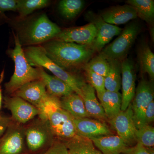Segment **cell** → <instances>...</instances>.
<instances>
[{"mask_svg": "<svg viewBox=\"0 0 154 154\" xmlns=\"http://www.w3.org/2000/svg\"><path fill=\"white\" fill-rule=\"evenodd\" d=\"M48 57L64 69L84 67L96 52L90 45L53 39L41 45Z\"/></svg>", "mask_w": 154, "mask_h": 154, "instance_id": "cell-1", "label": "cell"}, {"mask_svg": "<svg viewBox=\"0 0 154 154\" xmlns=\"http://www.w3.org/2000/svg\"><path fill=\"white\" fill-rule=\"evenodd\" d=\"M17 34L22 46H35L54 39L61 31L47 15L42 14L28 21L18 20Z\"/></svg>", "mask_w": 154, "mask_h": 154, "instance_id": "cell-2", "label": "cell"}, {"mask_svg": "<svg viewBox=\"0 0 154 154\" xmlns=\"http://www.w3.org/2000/svg\"><path fill=\"white\" fill-rule=\"evenodd\" d=\"M38 110V117L46 120L54 136L68 140L77 135L74 118L61 107L59 98L48 93Z\"/></svg>", "mask_w": 154, "mask_h": 154, "instance_id": "cell-3", "label": "cell"}, {"mask_svg": "<svg viewBox=\"0 0 154 154\" xmlns=\"http://www.w3.org/2000/svg\"><path fill=\"white\" fill-rule=\"evenodd\" d=\"M14 47L8 50V53L14 61L15 70L9 82L5 85L6 93L11 95L25 84L40 79L38 67L33 68L29 63L18 37L14 33Z\"/></svg>", "mask_w": 154, "mask_h": 154, "instance_id": "cell-4", "label": "cell"}, {"mask_svg": "<svg viewBox=\"0 0 154 154\" xmlns=\"http://www.w3.org/2000/svg\"><path fill=\"white\" fill-rule=\"evenodd\" d=\"M25 57L32 65L45 68L54 76L65 82L75 93L82 98V88L86 83L79 77L67 71L48 57L41 45L28 46L24 50Z\"/></svg>", "mask_w": 154, "mask_h": 154, "instance_id": "cell-5", "label": "cell"}, {"mask_svg": "<svg viewBox=\"0 0 154 154\" xmlns=\"http://www.w3.org/2000/svg\"><path fill=\"white\" fill-rule=\"evenodd\" d=\"M141 30V27L138 22H130L114 41L107 45L99 53L108 59L122 61L127 58Z\"/></svg>", "mask_w": 154, "mask_h": 154, "instance_id": "cell-6", "label": "cell"}, {"mask_svg": "<svg viewBox=\"0 0 154 154\" xmlns=\"http://www.w3.org/2000/svg\"><path fill=\"white\" fill-rule=\"evenodd\" d=\"M25 143L30 151H38L48 145L54 143L53 134L46 120L38 117L27 126L24 130Z\"/></svg>", "mask_w": 154, "mask_h": 154, "instance_id": "cell-7", "label": "cell"}, {"mask_svg": "<svg viewBox=\"0 0 154 154\" xmlns=\"http://www.w3.org/2000/svg\"><path fill=\"white\" fill-rule=\"evenodd\" d=\"M152 82L146 79L141 80L136 88L135 93L131 104L134 121L137 129L146 125L144 113L146 108L154 97V85Z\"/></svg>", "mask_w": 154, "mask_h": 154, "instance_id": "cell-8", "label": "cell"}, {"mask_svg": "<svg viewBox=\"0 0 154 154\" xmlns=\"http://www.w3.org/2000/svg\"><path fill=\"white\" fill-rule=\"evenodd\" d=\"M85 18L89 23L94 24L96 28V37L90 46L96 52H100L115 36L120 35L122 28L108 24L100 15L93 11L87 12Z\"/></svg>", "mask_w": 154, "mask_h": 154, "instance_id": "cell-9", "label": "cell"}, {"mask_svg": "<svg viewBox=\"0 0 154 154\" xmlns=\"http://www.w3.org/2000/svg\"><path fill=\"white\" fill-rule=\"evenodd\" d=\"M25 126L13 122L0 141V154H21L25 147Z\"/></svg>", "mask_w": 154, "mask_h": 154, "instance_id": "cell-10", "label": "cell"}, {"mask_svg": "<svg viewBox=\"0 0 154 154\" xmlns=\"http://www.w3.org/2000/svg\"><path fill=\"white\" fill-rule=\"evenodd\" d=\"M4 101L5 106L11 111L12 120L18 124L23 125L39 115L36 107L18 96H7Z\"/></svg>", "mask_w": 154, "mask_h": 154, "instance_id": "cell-11", "label": "cell"}, {"mask_svg": "<svg viewBox=\"0 0 154 154\" xmlns=\"http://www.w3.org/2000/svg\"><path fill=\"white\" fill-rule=\"evenodd\" d=\"M109 122L116 131L119 136L128 147L136 142L135 133L137 128L134 121L131 104L126 110H121L112 119L109 120Z\"/></svg>", "mask_w": 154, "mask_h": 154, "instance_id": "cell-12", "label": "cell"}, {"mask_svg": "<svg viewBox=\"0 0 154 154\" xmlns=\"http://www.w3.org/2000/svg\"><path fill=\"white\" fill-rule=\"evenodd\" d=\"M134 62L130 58L121 62V110L125 111L132 102L135 93V73Z\"/></svg>", "mask_w": 154, "mask_h": 154, "instance_id": "cell-13", "label": "cell"}, {"mask_svg": "<svg viewBox=\"0 0 154 154\" xmlns=\"http://www.w3.org/2000/svg\"><path fill=\"white\" fill-rule=\"evenodd\" d=\"M96 34L95 26L93 23H89L80 27L67 28L61 30L54 39L64 42L91 45Z\"/></svg>", "mask_w": 154, "mask_h": 154, "instance_id": "cell-14", "label": "cell"}, {"mask_svg": "<svg viewBox=\"0 0 154 154\" xmlns=\"http://www.w3.org/2000/svg\"><path fill=\"white\" fill-rule=\"evenodd\" d=\"M47 95L45 85L42 81L39 79L25 84L11 96L22 98L39 110Z\"/></svg>", "mask_w": 154, "mask_h": 154, "instance_id": "cell-15", "label": "cell"}, {"mask_svg": "<svg viewBox=\"0 0 154 154\" xmlns=\"http://www.w3.org/2000/svg\"><path fill=\"white\" fill-rule=\"evenodd\" d=\"M74 122L77 135L83 137L90 139L113 134L106 123L98 119L90 118L74 119Z\"/></svg>", "mask_w": 154, "mask_h": 154, "instance_id": "cell-16", "label": "cell"}, {"mask_svg": "<svg viewBox=\"0 0 154 154\" xmlns=\"http://www.w3.org/2000/svg\"><path fill=\"white\" fill-rule=\"evenodd\" d=\"M100 16L108 24L116 26L126 24L137 18L134 9L127 4L110 7L102 11Z\"/></svg>", "mask_w": 154, "mask_h": 154, "instance_id": "cell-17", "label": "cell"}, {"mask_svg": "<svg viewBox=\"0 0 154 154\" xmlns=\"http://www.w3.org/2000/svg\"><path fill=\"white\" fill-rule=\"evenodd\" d=\"M40 79L45 85L48 94L60 99L74 93L72 88L65 82L54 75L48 74L44 68L38 67Z\"/></svg>", "mask_w": 154, "mask_h": 154, "instance_id": "cell-18", "label": "cell"}, {"mask_svg": "<svg viewBox=\"0 0 154 154\" xmlns=\"http://www.w3.org/2000/svg\"><path fill=\"white\" fill-rule=\"evenodd\" d=\"M89 139L103 154H119L128 147L118 135H107Z\"/></svg>", "mask_w": 154, "mask_h": 154, "instance_id": "cell-19", "label": "cell"}, {"mask_svg": "<svg viewBox=\"0 0 154 154\" xmlns=\"http://www.w3.org/2000/svg\"><path fill=\"white\" fill-rule=\"evenodd\" d=\"M82 91L85 107L90 117L101 121L107 119L104 109L96 98L95 90L92 86L86 83Z\"/></svg>", "mask_w": 154, "mask_h": 154, "instance_id": "cell-20", "label": "cell"}, {"mask_svg": "<svg viewBox=\"0 0 154 154\" xmlns=\"http://www.w3.org/2000/svg\"><path fill=\"white\" fill-rule=\"evenodd\" d=\"M61 107L75 119L91 118L85 107L84 100L76 93H72L60 99Z\"/></svg>", "mask_w": 154, "mask_h": 154, "instance_id": "cell-21", "label": "cell"}, {"mask_svg": "<svg viewBox=\"0 0 154 154\" xmlns=\"http://www.w3.org/2000/svg\"><path fill=\"white\" fill-rule=\"evenodd\" d=\"M99 99L108 120L112 119L121 111L122 97L119 92L106 90Z\"/></svg>", "mask_w": 154, "mask_h": 154, "instance_id": "cell-22", "label": "cell"}, {"mask_svg": "<svg viewBox=\"0 0 154 154\" xmlns=\"http://www.w3.org/2000/svg\"><path fill=\"white\" fill-rule=\"evenodd\" d=\"M64 143L68 154H102L96 149L91 140L78 135Z\"/></svg>", "mask_w": 154, "mask_h": 154, "instance_id": "cell-23", "label": "cell"}, {"mask_svg": "<svg viewBox=\"0 0 154 154\" xmlns=\"http://www.w3.org/2000/svg\"><path fill=\"white\" fill-rule=\"evenodd\" d=\"M137 59L141 72L147 74L151 81L154 79V54L149 45L143 42L137 49Z\"/></svg>", "mask_w": 154, "mask_h": 154, "instance_id": "cell-24", "label": "cell"}, {"mask_svg": "<svg viewBox=\"0 0 154 154\" xmlns=\"http://www.w3.org/2000/svg\"><path fill=\"white\" fill-rule=\"evenodd\" d=\"M131 6L137 14V17L146 22L154 32V1L153 0H128L125 2Z\"/></svg>", "mask_w": 154, "mask_h": 154, "instance_id": "cell-25", "label": "cell"}, {"mask_svg": "<svg viewBox=\"0 0 154 154\" xmlns=\"http://www.w3.org/2000/svg\"><path fill=\"white\" fill-rule=\"evenodd\" d=\"M108 60L110 69L108 74L105 77V90L111 92H119L121 88V62Z\"/></svg>", "mask_w": 154, "mask_h": 154, "instance_id": "cell-26", "label": "cell"}, {"mask_svg": "<svg viewBox=\"0 0 154 154\" xmlns=\"http://www.w3.org/2000/svg\"><path fill=\"white\" fill-rule=\"evenodd\" d=\"M85 5L83 0H62L58 9L62 17L67 20L74 19L80 14Z\"/></svg>", "mask_w": 154, "mask_h": 154, "instance_id": "cell-27", "label": "cell"}, {"mask_svg": "<svg viewBox=\"0 0 154 154\" xmlns=\"http://www.w3.org/2000/svg\"><path fill=\"white\" fill-rule=\"evenodd\" d=\"M50 3V1L48 0H18V20L25 19L34 11L46 8Z\"/></svg>", "mask_w": 154, "mask_h": 154, "instance_id": "cell-28", "label": "cell"}, {"mask_svg": "<svg viewBox=\"0 0 154 154\" xmlns=\"http://www.w3.org/2000/svg\"><path fill=\"white\" fill-rule=\"evenodd\" d=\"M83 68L105 77L109 72L110 63L108 59L99 53L98 55L92 57Z\"/></svg>", "mask_w": 154, "mask_h": 154, "instance_id": "cell-29", "label": "cell"}, {"mask_svg": "<svg viewBox=\"0 0 154 154\" xmlns=\"http://www.w3.org/2000/svg\"><path fill=\"white\" fill-rule=\"evenodd\" d=\"M136 142L145 147H153L154 146V128L149 125L137 129L135 133Z\"/></svg>", "mask_w": 154, "mask_h": 154, "instance_id": "cell-30", "label": "cell"}, {"mask_svg": "<svg viewBox=\"0 0 154 154\" xmlns=\"http://www.w3.org/2000/svg\"><path fill=\"white\" fill-rule=\"evenodd\" d=\"M86 78L89 84L92 86L97 93L99 99L106 91L105 85V77L96 74L88 69H84Z\"/></svg>", "mask_w": 154, "mask_h": 154, "instance_id": "cell-31", "label": "cell"}, {"mask_svg": "<svg viewBox=\"0 0 154 154\" xmlns=\"http://www.w3.org/2000/svg\"><path fill=\"white\" fill-rule=\"evenodd\" d=\"M18 0H0V23L8 22L10 19L6 17L7 11L17 12Z\"/></svg>", "mask_w": 154, "mask_h": 154, "instance_id": "cell-32", "label": "cell"}, {"mask_svg": "<svg viewBox=\"0 0 154 154\" xmlns=\"http://www.w3.org/2000/svg\"><path fill=\"white\" fill-rule=\"evenodd\" d=\"M40 154H68L67 149L64 143L55 142L46 151Z\"/></svg>", "mask_w": 154, "mask_h": 154, "instance_id": "cell-33", "label": "cell"}, {"mask_svg": "<svg viewBox=\"0 0 154 154\" xmlns=\"http://www.w3.org/2000/svg\"><path fill=\"white\" fill-rule=\"evenodd\" d=\"M124 154H149L146 147L140 144L137 143L134 146L128 147L124 150Z\"/></svg>", "mask_w": 154, "mask_h": 154, "instance_id": "cell-34", "label": "cell"}, {"mask_svg": "<svg viewBox=\"0 0 154 154\" xmlns=\"http://www.w3.org/2000/svg\"><path fill=\"white\" fill-rule=\"evenodd\" d=\"M145 120L147 125L153 122L154 120V101H152L146 108L144 113Z\"/></svg>", "mask_w": 154, "mask_h": 154, "instance_id": "cell-35", "label": "cell"}, {"mask_svg": "<svg viewBox=\"0 0 154 154\" xmlns=\"http://www.w3.org/2000/svg\"><path fill=\"white\" fill-rule=\"evenodd\" d=\"M13 122L11 117L0 115V137L4 134Z\"/></svg>", "mask_w": 154, "mask_h": 154, "instance_id": "cell-36", "label": "cell"}, {"mask_svg": "<svg viewBox=\"0 0 154 154\" xmlns=\"http://www.w3.org/2000/svg\"><path fill=\"white\" fill-rule=\"evenodd\" d=\"M4 74H5V71H4V70H3L1 75H0V110H1V106H2V99L1 84L2 82L3 79H4ZM0 115H1V114H0Z\"/></svg>", "mask_w": 154, "mask_h": 154, "instance_id": "cell-37", "label": "cell"}, {"mask_svg": "<svg viewBox=\"0 0 154 154\" xmlns=\"http://www.w3.org/2000/svg\"><path fill=\"white\" fill-rule=\"evenodd\" d=\"M149 154H154V147H146Z\"/></svg>", "mask_w": 154, "mask_h": 154, "instance_id": "cell-38", "label": "cell"}, {"mask_svg": "<svg viewBox=\"0 0 154 154\" xmlns=\"http://www.w3.org/2000/svg\"><path fill=\"white\" fill-rule=\"evenodd\" d=\"M0 141H1V139H0Z\"/></svg>", "mask_w": 154, "mask_h": 154, "instance_id": "cell-39", "label": "cell"}]
</instances>
